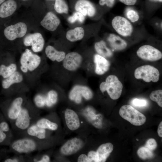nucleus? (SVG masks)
Listing matches in <instances>:
<instances>
[{
    "mask_svg": "<svg viewBox=\"0 0 162 162\" xmlns=\"http://www.w3.org/2000/svg\"><path fill=\"white\" fill-rule=\"evenodd\" d=\"M58 94L53 90L49 91L46 97V106L50 107L56 104L58 100Z\"/></svg>",
    "mask_w": 162,
    "mask_h": 162,
    "instance_id": "obj_31",
    "label": "nucleus"
},
{
    "mask_svg": "<svg viewBox=\"0 0 162 162\" xmlns=\"http://www.w3.org/2000/svg\"><path fill=\"white\" fill-rule=\"evenodd\" d=\"M38 112L23 107L16 118L10 125L13 130L20 135L38 118Z\"/></svg>",
    "mask_w": 162,
    "mask_h": 162,
    "instance_id": "obj_1",
    "label": "nucleus"
},
{
    "mask_svg": "<svg viewBox=\"0 0 162 162\" xmlns=\"http://www.w3.org/2000/svg\"><path fill=\"white\" fill-rule=\"evenodd\" d=\"M75 8L76 11L82 14L84 16L92 17L96 13V10L93 5L87 0H79L76 3Z\"/></svg>",
    "mask_w": 162,
    "mask_h": 162,
    "instance_id": "obj_16",
    "label": "nucleus"
},
{
    "mask_svg": "<svg viewBox=\"0 0 162 162\" xmlns=\"http://www.w3.org/2000/svg\"><path fill=\"white\" fill-rule=\"evenodd\" d=\"M94 62L95 64V71L98 75H102L109 69L110 64L105 58L98 54H95L94 57Z\"/></svg>",
    "mask_w": 162,
    "mask_h": 162,
    "instance_id": "obj_20",
    "label": "nucleus"
},
{
    "mask_svg": "<svg viewBox=\"0 0 162 162\" xmlns=\"http://www.w3.org/2000/svg\"><path fill=\"white\" fill-rule=\"evenodd\" d=\"M13 140L11 128L3 114L0 112V145L9 146Z\"/></svg>",
    "mask_w": 162,
    "mask_h": 162,
    "instance_id": "obj_7",
    "label": "nucleus"
},
{
    "mask_svg": "<svg viewBox=\"0 0 162 162\" xmlns=\"http://www.w3.org/2000/svg\"><path fill=\"white\" fill-rule=\"evenodd\" d=\"M151 0L156 1H158L160 2H162V0Z\"/></svg>",
    "mask_w": 162,
    "mask_h": 162,
    "instance_id": "obj_48",
    "label": "nucleus"
},
{
    "mask_svg": "<svg viewBox=\"0 0 162 162\" xmlns=\"http://www.w3.org/2000/svg\"><path fill=\"white\" fill-rule=\"evenodd\" d=\"M34 123L38 127L46 129L56 130L58 128V125L46 118H38Z\"/></svg>",
    "mask_w": 162,
    "mask_h": 162,
    "instance_id": "obj_27",
    "label": "nucleus"
},
{
    "mask_svg": "<svg viewBox=\"0 0 162 162\" xmlns=\"http://www.w3.org/2000/svg\"><path fill=\"white\" fill-rule=\"evenodd\" d=\"M60 23L59 19L53 13L48 12L41 21V25L46 29L51 31L56 29Z\"/></svg>",
    "mask_w": 162,
    "mask_h": 162,
    "instance_id": "obj_15",
    "label": "nucleus"
},
{
    "mask_svg": "<svg viewBox=\"0 0 162 162\" xmlns=\"http://www.w3.org/2000/svg\"><path fill=\"white\" fill-rule=\"evenodd\" d=\"M87 157L90 162H96L97 157L96 152L93 151H90L88 154Z\"/></svg>",
    "mask_w": 162,
    "mask_h": 162,
    "instance_id": "obj_40",
    "label": "nucleus"
},
{
    "mask_svg": "<svg viewBox=\"0 0 162 162\" xmlns=\"http://www.w3.org/2000/svg\"><path fill=\"white\" fill-rule=\"evenodd\" d=\"M127 17L131 22H133L137 21L139 18L138 13L135 11L133 10H130L128 12Z\"/></svg>",
    "mask_w": 162,
    "mask_h": 162,
    "instance_id": "obj_36",
    "label": "nucleus"
},
{
    "mask_svg": "<svg viewBox=\"0 0 162 162\" xmlns=\"http://www.w3.org/2000/svg\"><path fill=\"white\" fill-rule=\"evenodd\" d=\"M83 141L80 139L75 137L67 141L61 147V153L65 155H70L75 154L83 146Z\"/></svg>",
    "mask_w": 162,
    "mask_h": 162,
    "instance_id": "obj_14",
    "label": "nucleus"
},
{
    "mask_svg": "<svg viewBox=\"0 0 162 162\" xmlns=\"http://www.w3.org/2000/svg\"><path fill=\"white\" fill-rule=\"evenodd\" d=\"M152 151L145 146L142 147L137 150V154L140 158L145 160L153 156L154 154Z\"/></svg>",
    "mask_w": 162,
    "mask_h": 162,
    "instance_id": "obj_32",
    "label": "nucleus"
},
{
    "mask_svg": "<svg viewBox=\"0 0 162 162\" xmlns=\"http://www.w3.org/2000/svg\"><path fill=\"white\" fill-rule=\"evenodd\" d=\"M84 114L88 121L94 127L99 129L102 128L103 117L101 114H97L94 109L89 107L86 109Z\"/></svg>",
    "mask_w": 162,
    "mask_h": 162,
    "instance_id": "obj_19",
    "label": "nucleus"
},
{
    "mask_svg": "<svg viewBox=\"0 0 162 162\" xmlns=\"http://www.w3.org/2000/svg\"><path fill=\"white\" fill-rule=\"evenodd\" d=\"M107 40L111 47L115 51L122 50L127 47V44L125 41L114 34H110Z\"/></svg>",
    "mask_w": 162,
    "mask_h": 162,
    "instance_id": "obj_23",
    "label": "nucleus"
},
{
    "mask_svg": "<svg viewBox=\"0 0 162 162\" xmlns=\"http://www.w3.org/2000/svg\"><path fill=\"white\" fill-rule=\"evenodd\" d=\"M16 70V66L15 64H11L8 66L4 64L0 65V75L4 78H7Z\"/></svg>",
    "mask_w": 162,
    "mask_h": 162,
    "instance_id": "obj_29",
    "label": "nucleus"
},
{
    "mask_svg": "<svg viewBox=\"0 0 162 162\" xmlns=\"http://www.w3.org/2000/svg\"><path fill=\"white\" fill-rule=\"evenodd\" d=\"M63 61V65L65 69L74 71L76 70L81 65L82 58L78 53L72 52L66 55Z\"/></svg>",
    "mask_w": 162,
    "mask_h": 162,
    "instance_id": "obj_13",
    "label": "nucleus"
},
{
    "mask_svg": "<svg viewBox=\"0 0 162 162\" xmlns=\"http://www.w3.org/2000/svg\"><path fill=\"white\" fill-rule=\"evenodd\" d=\"M119 113L122 117L134 125H141L146 120V118L143 114L130 105L122 106Z\"/></svg>",
    "mask_w": 162,
    "mask_h": 162,
    "instance_id": "obj_3",
    "label": "nucleus"
},
{
    "mask_svg": "<svg viewBox=\"0 0 162 162\" xmlns=\"http://www.w3.org/2000/svg\"><path fill=\"white\" fill-rule=\"evenodd\" d=\"M84 35V30L81 27H77L68 31L66 34V38L71 42H75L81 40Z\"/></svg>",
    "mask_w": 162,
    "mask_h": 162,
    "instance_id": "obj_25",
    "label": "nucleus"
},
{
    "mask_svg": "<svg viewBox=\"0 0 162 162\" xmlns=\"http://www.w3.org/2000/svg\"><path fill=\"white\" fill-rule=\"evenodd\" d=\"M122 2L127 5H133L134 4L137 0H119Z\"/></svg>",
    "mask_w": 162,
    "mask_h": 162,
    "instance_id": "obj_45",
    "label": "nucleus"
},
{
    "mask_svg": "<svg viewBox=\"0 0 162 162\" xmlns=\"http://www.w3.org/2000/svg\"><path fill=\"white\" fill-rule=\"evenodd\" d=\"M17 8V3L14 0L4 1L0 6V17L5 18L12 15Z\"/></svg>",
    "mask_w": 162,
    "mask_h": 162,
    "instance_id": "obj_21",
    "label": "nucleus"
},
{
    "mask_svg": "<svg viewBox=\"0 0 162 162\" xmlns=\"http://www.w3.org/2000/svg\"><path fill=\"white\" fill-rule=\"evenodd\" d=\"M41 58L39 56L33 53L30 50L27 49L20 58L21 70L25 73L28 70L33 71L39 66Z\"/></svg>",
    "mask_w": 162,
    "mask_h": 162,
    "instance_id": "obj_5",
    "label": "nucleus"
},
{
    "mask_svg": "<svg viewBox=\"0 0 162 162\" xmlns=\"http://www.w3.org/2000/svg\"><path fill=\"white\" fill-rule=\"evenodd\" d=\"M8 151L5 148L0 149V161H2L7 157Z\"/></svg>",
    "mask_w": 162,
    "mask_h": 162,
    "instance_id": "obj_43",
    "label": "nucleus"
},
{
    "mask_svg": "<svg viewBox=\"0 0 162 162\" xmlns=\"http://www.w3.org/2000/svg\"><path fill=\"white\" fill-rule=\"evenodd\" d=\"M21 0L23 1H27L28 0Z\"/></svg>",
    "mask_w": 162,
    "mask_h": 162,
    "instance_id": "obj_49",
    "label": "nucleus"
},
{
    "mask_svg": "<svg viewBox=\"0 0 162 162\" xmlns=\"http://www.w3.org/2000/svg\"><path fill=\"white\" fill-rule=\"evenodd\" d=\"M77 161L78 162H90L87 156L84 154H82L78 157Z\"/></svg>",
    "mask_w": 162,
    "mask_h": 162,
    "instance_id": "obj_42",
    "label": "nucleus"
},
{
    "mask_svg": "<svg viewBox=\"0 0 162 162\" xmlns=\"http://www.w3.org/2000/svg\"><path fill=\"white\" fill-rule=\"evenodd\" d=\"M5 0H0V5L5 1Z\"/></svg>",
    "mask_w": 162,
    "mask_h": 162,
    "instance_id": "obj_47",
    "label": "nucleus"
},
{
    "mask_svg": "<svg viewBox=\"0 0 162 162\" xmlns=\"http://www.w3.org/2000/svg\"><path fill=\"white\" fill-rule=\"evenodd\" d=\"M34 102L38 108H43L46 106L45 96L41 94H38L35 97Z\"/></svg>",
    "mask_w": 162,
    "mask_h": 162,
    "instance_id": "obj_35",
    "label": "nucleus"
},
{
    "mask_svg": "<svg viewBox=\"0 0 162 162\" xmlns=\"http://www.w3.org/2000/svg\"><path fill=\"white\" fill-rule=\"evenodd\" d=\"M115 0H99V4L101 5L106 4V6L109 7H112L114 3Z\"/></svg>",
    "mask_w": 162,
    "mask_h": 162,
    "instance_id": "obj_41",
    "label": "nucleus"
},
{
    "mask_svg": "<svg viewBox=\"0 0 162 162\" xmlns=\"http://www.w3.org/2000/svg\"><path fill=\"white\" fill-rule=\"evenodd\" d=\"M112 24L116 31L123 36H129L132 32L133 27L131 23L123 17H115L112 21Z\"/></svg>",
    "mask_w": 162,
    "mask_h": 162,
    "instance_id": "obj_10",
    "label": "nucleus"
},
{
    "mask_svg": "<svg viewBox=\"0 0 162 162\" xmlns=\"http://www.w3.org/2000/svg\"><path fill=\"white\" fill-rule=\"evenodd\" d=\"M150 99L156 102L158 106L162 107V90L159 89L152 91L149 95Z\"/></svg>",
    "mask_w": 162,
    "mask_h": 162,
    "instance_id": "obj_33",
    "label": "nucleus"
},
{
    "mask_svg": "<svg viewBox=\"0 0 162 162\" xmlns=\"http://www.w3.org/2000/svg\"><path fill=\"white\" fill-rule=\"evenodd\" d=\"M27 31V27L26 24L20 22L6 27L4 30V34L7 39L13 40L23 37Z\"/></svg>",
    "mask_w": 162,
    "mask_h": 162,
    "instance_id": "obj_6",
    "label": "nucleus"
},
{
    "mask_svg": "<svg viewBox=\"0 0 162 162\" xmlns=\"http://www.w3.org/2000/svg\"><path fill=\"white\" fill-rule=\"evenodd\" d=\"M93 93L88 87L83 86L76 85L74 86L70 92L69 99L77 104L81 102L82 97L87 100L91 99Z\"/></svg>",
    "mask_w": 162,
    "mask_h": 162,
    "instance_id": "obj_9",
    "label": "nucleus"
},
{
    "mask_svg": "<svg viewBox=\"0 0 162 162\" xmlns=\"http://www.w3.org/2000/svg\"><path fill=\"white\" fill-rule=\"evenodd\" d=\"M145 147L152 151L155 150L157 148V143L156 141L154 139H149L146 141Z\"/></svg>",
    "mask_w": 162,
    "mask_h": 162,
    "instance_id": "obj_38",
    "label": "nucleus"
},
{
    "mask_svg": "<svg viewBox=\"0 0 162 162\" xmlns=\"http://www.w3.org/2000/svg\"><path fill=\"white\" fill-rule=\"evenodd\" d=\"M46 129L37 126L34 123L20 135L21 136H28L39 140L44 139L46 137Z\"/></svg>",
    "mask_w": 162,
    "mask_h": 162,
    "instance_id": "obj_17",
    "label": "nucleus"
},
{
    "mask_svg": "<svg viewBox=\"0 0 162 162\" xmlns=\"http://www.w3.org/2000/svg\"><path fill=\"white\" fill-rule=\"evenodd\" d=\"M132 103L134 106L142 107L146 106L147 102V100L145 99L135 98L132 101Z\"/></svg>",
    "mask_w": 162,
    "mask_h": 162,
    "instance_id": "obj_37",
    "label": "nucleus"
},
{
    "mask_svg": "<svg viewBox=\"0 0 162 162\" xmlns=\"http://www.w3.org/2000/svg\"><path fill=\"white\" fill-rule=\"evenodd\" d=\"M95 49L98 54L104 57H110L112 56V53L106 46L105 42L101 40L96 43Z\"/></svg>",
    "mask_w": 162,
    "mask_h": 162,
    "instance_id": "obj_28",
    "label": "nucleus"
},
{
    "mask_svg": "<svg viewBox=\"0 0 162 162\" xmlns=\"http://www.w3.org/2000/svg\"></svg>",
    "mask_w": 162,
    "mask_h": 162,
    "instance_id": "obj_51",
    "label": "nucleus"
},
{
    "mask_svg": "<svg viewBox=\"0 0 162 162\" xmlns=\"http://www.w3.org/2000/svg\"><path fill=\"white\" fill-rule=\"evenodd\" d=\"M50 161V158L49 156L47 155L43 156L40 159H38L37 162H49Z\"/></svg>",
    "mask_w": 162,
    "mask_h": 162,
    "instance_id": "obj_44",
    "label": "nucleus"
},
{
    "mask_svg": "<svg viewBox=\"0 0 162 162\" xmlns=\"http://www.w3.org/2000/svg\"><path fill=\"white\" fill-rule=\"evenodd\" d=\"M138 56L144 60L154 61L162 58V53L154 47L146 45L140 47L136 52Z\"/></svg>",
    "mask_w": 162,
    "mask_h": 162,
    "instance_id": "obj_11",
    "label": "nucleus"
},
{
    "mask_svg": "<svg viewBox=\"0 0 162 162\" xmlns=\"http://www.w3.org/2000/svg\"><path fill=\"white\" fill-rule=\"evenodd\" d=\"M158 133L160 137H162V122L159 124L158 129Z\"/></svg>",
    "mask_w": 162,
    "mask_h": 162,
    "instance_id": "obj_46",
    "label": "nucleus"
},
{
    "mask_svg": "<svg viewBox=\"0 0 162 162\" xmlns=\"http://www.w3.org/2000/svg\"><path fill=\"white\" fill-rule=\"evenodd\" d=\"M54 8L59 14H67L68 12V7L64 0H55Z\"/></svg>",
    "mask_w": 162,
    "mask_h": 162,
    "instance_id": "obj_30",
    "label": "nucleus"
},
{
    "mask_svg": "<svg viewBox=\"0 0 162 162\" xmlns=\"http://www.w3.org/2000/svg\"><path fill=\"white\" fill-rule=\"evenodd\" d=\"M23 43L26 46H31L33 52H38L43 50L45 41L41 34L36 32L27 35L24 39Z\"/></svg>",
    "mask_w": 162,
    "mask_h": 162,
    "instance_id": "obj_12",
    "label": "nucleus"
},
{
    "mask_svg": "<svg viewBox=\"0 0 162 162\" xmlns=\"http://www.w3.org/2000/svg\"><path fill=\"white\" fill-rule=\"evenodd\" d=\"M23 79L22 75L19 72L16 71L10 76L2 81V87L4 89H7L14 83L21 82Z\"/></svg>",
    "mask_w": 162,
    "mask_h": 162,
    "instance_id": "obj_26",
    "label": "nucleus"
},
{
    "mask_svg": "<svg viewBox=\"0 0 162 162\" xmlns=\"http://www.w3.org/2000/svg\"><path fill=\"white\" fill-rule=\"evenodd\" d=\"M66 123L68 128L72 130L78 129L80 124L78 116L74 110L67 109L64 113Z\"/></svg>",
    "mask_w": 162,
    "mask_h": 162,
    "instance_id": "obj_18",
    "label": "nucleus"
},
{
    "mask_svg": "<svg viewBox=\"0 0 162 162\" xmlns=\"http://www.w3.org/2000/svg\"><path fill=\"white\" fill-rule=\"evenodd\" d=\"M23 161V158L20 157H6L2 161L4 162H18Z\"/></svg>",
    "mask_w": 162,
    "mask_h": 162,
    "instance_id": "obj_39",
    "label": "nucleus"
},
{
    "mask_svg": "<svg viewBox=\"0 0 162 162\" xmlns=\"http://www.w3.org/2000/svg\"><path fill=\"white\" fill-rule=\"evenodd\" d=\"M136 140H137V139H136Z\"/></svg>",
    "mask_w": 162,
    "mask_h": 162,
    "instance_id": "obj_50",
    "label": "nucleus"
},
{
    "mask_svg": "<svg viewBox=\"0 0 162 162\" xmlns=\"http://www.w3.org/2000/svg\"><path fill=\"white\" fill-rule=\"evenodd\" d=\"M113 146L110 142L104 143L101 145L96 152V162L106 161L110 154L112 151Z\"/></svg>",
    "mask_w": 162,
    "mask_h": 162,
    "instance_id": "obj_22",
    "label": "nucleus"
},
{
    "mask_svg": "<svg viewBox=\"0 0 162 162\" xmlns=\"http://www.w3.org/2000/svg\"><path fill=\"white\" fill-rule=\"evenodd\" d=\"M45 52L47 57L53 61L61 62L63 61L66 55L64 52L58 51L50 45L46 47Z\"/></svg>",
    "mask_w": 162,
    "mask_h": 162,
    "instance_id": "obj_24",
    "label": "nucleus"
},
{
    "mask_svg": "<svg viewBox=\"0 0 162 162\" xmlns=\"http://www.w3.org/2000/svg\"><path fill=\"white\" fill-rule=\"evenodd\" d=\"M123 87L122 83L117 76L112 75L108 76L105 81L102 82L99 86L102 92L106 91L110 97L113 100H116L119 98Z\"/></svg>",
    "mask_w": 162,
    "mask_h": 162,
    "instance_id": "obj_2",
    "label": "nucleus"
},
{
    "mask_svg": "<svg viewBox=\"0 0 162 162\" xmlns=\"http://www.w3.org/2000/svg\"><path fill=\"white\" fill-rule=\"evenodd\" d=\"M23 103L22 98L17 97L12 101L7 109L3 110L2 113L10 124L18 117L23 107Z\"/></svg>",
    "mask_w": 162,
    "mask_h": 162,
    "instance_id": "obj_8",
    "label": "nucleus"
},
{
    "mask_svg": "<svg viewBox=\"0 0 162 162\" xmlns=\"http://www.w3.org/2000/svg\"><path fill=\"white\" fill-rule=\"evenodd\" d=\"M134 76L136 79H142L146 82H156L159 80L160 73L154 67L145 65L136 68L134 71Z\"/></svg>",
    "mask_w": 162,
    "mask_h": 162,
    "instance_id": "obj_4",
    "label": "nucleus"
},
{
    "mask_svg": "<svg viewBox=\"0 0 162 162\" xmlns=\"http://www.w3.org/2000/svg\"><path fill=\"white\" fill-rule=\"evenodd\" d=\"M85 19V16L80 12L76 11L74 13L72 16L68 18V20L70 23H73L76 21L82 22Z\"/></svg>",
    "mask_w": 162,
    "mask_h": 162,
    "instance_id": "obj_34",
    "label": "nucleus"
}]
</instances>
